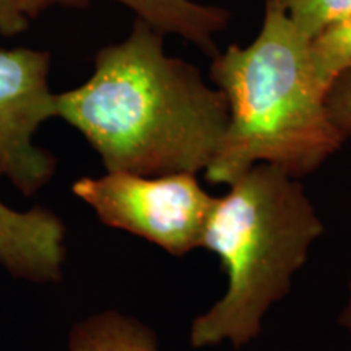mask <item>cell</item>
<instances>
[{"label":"cell","instance_id":"cell-1","mask_svg":"<svg viewBox=\"0 0 351 351\" xmlns=\"http://www.w3.org/2000/svg\"><path fill=\"white\" fill-rule=\"evenodd\" d=\"M163 36L137 20L124 41L96 54L83 85L56 95V117L80 132L108 173L197 174L225 137V95L166 54Z\"/></svg>","mask_w":351,"mask_h":351},{"label":"cell","instance_id":"cell-2","mask_svg":"<svg viewBox=\"0 0 351 351\" xmlns=\"http://www.w3.org/2000/svg\"><path fill=\"white\" fill-rule=\"evenodd\" d=\"M210 78L225 95L230 122L205 178L231 184L256 165L293 178L317 171L346 137L327 108L306 38L275 0H267L262 28L249 46L231 44L213 56Z\"/></svg>","mask_w":351,"mask_h":351},{"label":"cell","instance_id":"cell-3","mask_svg":"<svg viewBox=\"0 0 351 351\" xmlns=\"http://www.w3.org/2000/svg\"><path fill=\"white\" fill-rule=\"evenodd\" d=\"M322 232V219L300 179L283 169L256 165L228 184L226 194L215 200L202 239V247L221 261L228 287L194 319L191 345L252 343Z\"/></svg>","mask_w":351,"mask_h":351},{"label":"cell","instance_id":"cell-4","mask_svg":"<svg viewBox=\"0 0 351 351\" xmlns=\"http://www.w3.org/2000/svg\"><path fill=\"white\" fill-rule=\"evenodd\" d=\"M72 191L101 223L176 257L202 247L217 200L191 173L140 176L106 171L99 178L78 179Z\"/></svg>","mask_w":351,"mask_h":351},{"label":"cell","instance_id":"cell-5","mask_svg":"<svg viewBox=\"0 0 351 351\" xmlns=\"http://www.w3.org/2000/svg\"><path fill=\"white\" fill-rule=\"evenodd\" d=\"M49 70V52L0 49V178L26 197L56 173V158L34 142L39 127L56 117Z\"/></svg>","mask_w":351,"mask_h":351},{"label":"cell","instance_id":"cell-6","mask_svg":"<svg viewBox=\"0 0 351 351\" xmlns=\"http://www.w3.org/2000/svg\"><path fill=\"white\" fill-rule=\"evenodd\" d=\"M67 239L64 221L49 208L13 210L0 200V267L32 283L62 280Z\"/></svg>","mask_w":351,"mask_h":351},{"label":"cell","instance_id":"cell-7","mask_svg":"<svg viewBox=\"0 0 351 351\" xmlns=\"http://www.w3.org/2000/svg\"><path fill=\"white\" fill-rule=\"evenodd\" d=\"M88 0H54L64 5H83ZM130 8L137 20L163 34H176L199 46L210 56L217 54L215 36L226 28L230 12L194 0H114Z\"/></svg>","mask_w":351,"mask_h":351},{"label":"cell","instance_id":"cell-8","mask_svg":"<svg viewBox=\"0 0 351 351\" xmlns=\"http://www.w3.org/2000/svg\"><path fill=\"white\" fill-rule=\"evenodd\" d=\"M69 351H160L158 337L142 320L119 311H103L78 320Z\"/></svg>","mask_w":351,"mask_h":351},{"label":"cell","instance_id":"cell-9","mask_svg":"<svg viewBox=\"0 0 351 351\" xmlns=\"http://www.w3.org/2000/svg\"><path fill=\"white\" fill-rule=\"evenodd\" d=\"M311 59L315 73L328 90L351 70V13L328 25L311 39Z\"/></svg>","mask_w":351,"mask_h":351},{"label":"cell","instance_id":"cell-10","mask_svg":"<svg viewBox=\"0 0 351 351\" xmlns=\"http://www.w3.org/2000/svg\"><path fill=\"white\" fill-rule=\"evenodd\" d=\"M306 38L314 39L328 25L351 13V0H275Z\"/></svg>","mask_w":351,"mask_h":351},{"label":"cell","instance_id":"cell-11","mask_svg":"<svg viewBox=\"0 0 351 351\" xmlns=\"http://www.w3.org/2000/svg\"><path fill=\"white\" fill-rule=\"evenodd\" d=\"M327 108L346 140L351 138V70L333 83L327 95Z\"/></svg>","mask_w":351,"mask_h":351},{"label":"cell","instance_id":"cell-12","mask_svg":"<svg viewBox=\"0 0 351 351\" xmlns=\"http://www.w3.org/2000/svg\"><path fill=\"white\" fill-rule=\"evenodd\" d=\"M29 25V19L21 13L15 0H0V34L16 36Z\"/></svg>","mask_w":351,"mask_h":351},{"label":"cell","instance_id":"cell-13","mask_svg":"<svg viewBox=\"0 0 351 351\" xmlns=\"http://www.w3.org/2000/svg\"><path fill=\"white\" fill-rule=\"evenodd\" d=\"M15 2L26 19L32 20L41 15L51 3H54V0H15Z\"/></svg>","mask_w":351,"mask_h":351},{"label":"cell","instance_id":"cell-14","mask_svg":"<svg viewBox=\"0 0 351 351\" xmlns=\"http://www.w3.org/2000/svg\"><path fill=\"white\" fill-rule=\"evenodd\" d=\"M339 324L351 333V285L348 291V300H346V304L339 315Z\"/></svg>","mask_w":351,"mask_h":351}]
</instances>
